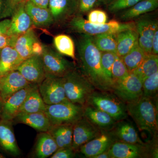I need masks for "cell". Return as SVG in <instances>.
I'll return each instance as SVG.
<instances>
[{"label":"cell","instance_id":"cell-1","mask_svg":"<svg viewBox=\"0 0 158 158\" xmlns=\"http://www.w3.org/2000/svg\"><path fill=\"white\" fill-rule=\"evenodd\" d=\"M81 34L77 48L82 74L96 90L112 92L113 82L102 67L101 52L94 45L92 36Z\"/></svg>","mask_w":158,"mask_h":158},{"label":"cell","instance_id":"cell-24","mask_svg":"<svg viewBox=\"0 0 158 158\" xmlns=\"http://www.w3.org/2000/svg\"><path fill=\"white\" fill-rule=\"evenodd\" d=\"M27 13L31 18L33 25L37 27H48L54 23L49 9L38 7L27 0L25 4Z\"/></svg>","mask_w":158,"mask_h":158},{"label":"cell","instance_id":"cell-27","mask_svg":"<svg viewBox=\"0 0 158 158\" xmlns=\"http://www.w3.org/2000/svg\"><path fill=\"white\" fill-rule=\"evenodd\" d=\"M38 40L36 33L31 28L28 31L16 37L13 47L23 60L33 56L32 48L34 43Z\"/></svg>","mask_w":158,"mask_h":158},{"label":"cell","instance_id":"cell-11","mask_svg":"<svg viewBox=\"0 0 158 158\" xmlns=\"http://www.w3.org/2000/svg\"><path fill=\"white\" fill-rule=\"evenodd\" d=\"M102 131L83 116L73 125V149L78 151L82 145L99 135Z\"/></svg>","mask_w":158,"mask_h":158},{"label":"cell","instance_id":"cell-21","mask_svg":"<svg viewBox=\"0 0 158 158\" xmlns=\"http://www.w3.org/2000/svg\"><path fill=\"white\" fill-rule=\"evenodd\" d=\"M84 116L101 130L110 131L116 121L108 113L89 105L84 106Z\"/></svg>","mask_w":158,"mask_h":158},{"label":"cell","instance_id":"cell-10","mask_svg":"<svg viewBox=\"0 0 158 158\" xmlns=\"http://www.w3.org/2000/svg\"><path fill=\"white\" fill-rule=\"evenodd\" d=\"M144 144H131L116 141L111 145L108 152L110 158H138L152 156L154 146Z\"/></svg>","mask_w":158,"mask_h":158},{"label":"cell","instance_id":"cell-19","mask_svg":"<svg viewBox=\"0 0 158 158\" xmlns=\"http://www.w3.org/2000/svg\"><path fill=\"white\" fill-rule=\"evenodd\" d=\"M124 120L117 121L110 131L116 141L131 144H144L134 125Z\"/></svg>","mask_w":158,"mask_h":158},{"label":"cell","instance_id":"cell-20","mask_svg":"<svg viewBox=\"0 0 158 158\" xmlns=\"http://www.w3.org/2000/svg\"><path fill=\"white\" fill-rule=\"evenodd\" d=\"M31 127L40 132H48L52 125L44 112L19 113L13 121Z\"/></svg>","mask_w":158,"mask_h":158},{"label":"cell","instance_id":"cell-39","mask_svg":"<svg viewBox=\"0 0 158 158\" xmlns=\"http://www.w3.org/2000/svg\"><path fill=\"white\" fill-rule=\"evenodd\" d=\"M87 20L94 24H103L107 22L108 15L100 9H92L88 12Z\"/></svg>","mask_w":158,"mask_h":158},{"label":"cell","instance_id":"cell-48","mask_svg":"<svg viewBox=\"0 0 158 158\" xmlns=\"http://www.w3.org/2000/svg\"><path fill=\"white\" fill-rule=\"evenodd\" d=\"M35 6L41 8L48 9L49 0H28Z\"/></svg>","mask_w":158,"mask_h":158},{"label":"cell","instance_id":"cell-34","mask_svg":"<svg viewBox=\"0 0 158 158\" xmlns=\"http://www.w3.org/2000/svg\"><path fill=\"white\" fill-rule=\"evenodd\" d=\"M146 55L138 43L127 54L121 58L128 70L131 72L138 68Z\"/></svg>","mask_w":158,"mask_h":158},{"label":"cell","instance_id":"cell-51","mask_svg":"<svg viewBox=\"0 0 158 158\" xmlns=\"http://www.w3.org/2000/svg\"><path fill=\"white\" fill-rule=\"evenodd\" d=\"M113 1L114 0H98V5H100L101 4L108 5Z\"/></svg>","mask_w":158,"mask_h":158},{"label":"cell","instance_id":"cell-16","mask_svg":"<svg viewBox=\"0 0 158 158\" xmlns=\"http://www.w3.org/2000/svg\"><path fill=\"white\" fill-rule=\"evenodd\" d=\"M26 2L20 3L15 7L11 15V23L7 35L17 37L32 28L33 23L25 8Z\"/></svg>","mask_w":158,"mask_h":158},{"label":"cell","instance_id":"cell-50","mask_svg":"<svg viewBox=\"0 0 158 158\" xmlns=\"http://www.w3.org/2000/svg\"><path fill=\"white\" fill-rule=\"evenodd\" d=\"M94 158H110L109 154H108V150L104 152L101 153L97 156H95Z\"/></svg>","mask_w":158,"mask_h":158},{"label":"cell","instance_id":"cell-42","mask_svg":"<svg viewBox=\"0 0 158 158\" xmlns=\"http://www.w3.org/2000/svg\"><path fill=\"white\" fill-rule=\"evenodd\" d=\"M138 44L145 54H152V40L138 36Z\"/></svg>","mask_w":158,"mask_h":158},{"label":"cell","instance_id":"cell-4","mask_svg":"<svg viewBox=\"0 0 158 158\" xmlns=\"http://www.w3.org/2000/svg\"><path fill=\"white\" fill-rule=\"evenodd\" d=\"M65 95L69 101L85 106L88 98L96 89L75 69L63 77Z\"/></svg>","mask_w":158,"mask_h":158},{"label":"cell","instance_id":"cell-15","mask_svg":"<svg viewBox=\"0 0 158 158\" xmlns=\"http://www.w3.org/2000/svg\"><path fill=\"white\" fill-rule=\"evenodd\" d=\"M30 85L19 71H12L0 77V94L4 102L15 92Z\"/></svg>","mask_w":158,"mask_h":158},{"label":"cell","instance_id":"cell-13","mask_svg":"<svg viewBox=\"0 0 158 158\" xmlns=\"http://www.w3.org/2000/svg\"><path fill=\"white\" fill-rule=\"evenodd\" d=\"M78 0H49L48 9L54 23H61L78 14Z\"/></svg>","mask_w":158,"mask_h":158},{"label":"cell","instance_id":"cell-37","mask_svg":"<svg viewBox=\"0 0 158 158\" xmlns=\"http://www.w3.org/2000/svg\"><path fill=\"white\" fill-rule=\"evenodd\" d=\"M141 0H114L108 4V11L112 13H116L129 9Z\"/></svg>","mask_w":158,"mask_h":158},{"label":"cell","instance_id":"cell-40","mask_svg":"<svg viewBox=\"0 0 158 158\" xmlns=\"http://www.w3.org/2000/svg\"><path fill=\"white\" fill-rule=\"evenodd\" d=\"M78 14L88 13L98 6V0H78Z\"/></svg>","mask_w":158,"mask_h":158},{"label":"cell","instance_id":"cell-38","mask_svg":"<svg viewBox=\"0 0 158 158\" xmlns=\"http://www.w3.org/2000/svg\"><path fill=\"white\" fill-rule=\"evenodd\" d=\"M116 54L112 52H101V60L102 67L106 74L112 81V68Z\"/></svg>","mask_w":158,"mask_h":158},{"label":"cell","instance_id":"cell-12","mask_svg":"<svg viewBox=\"0 0 158 158\" xmlns=\"http://www.w3.org/2000/svg\"><path fill=\"white\" fill-rule=\"evenodd\" d=\"M17 70L32 85H39L45 77L40 56L34 55L24 60Z\"/></svg>","mask_w":158,"mask_h":158},{"label":"cell","instance_id":"cell-28","mask_svg":"<svg viewBox=\"0 0 158 158\" xmlns=\"http://www.w3.org/2000/svg\"><path fill=\"white\" fill-rule=\"evenodd\" d=\"M48 132L54 138L58 148H72L73 125L52 126Z\"/></svg>","mask_w":158,"mask_h":158},{"label":"cell","instance_id":"cell-22","mask_svg":"<svg viewBox=\"0 0 158 158\" xmlns=\"http://www.w3.org/2000/svg\"><path fill=\"white\" fill-rule=\"evenodd\" d=\"M23 61L13 46L4 47L0 51V77L17 70Z\"/></svg>","mask_w":158,"mask_h":158},{"label":"cell","instance_id":"cell-18","mask_svg":"<svg viewBox=\"0 0 158 158\" xmlns=\"http://www.w3.org/2000/svg\"><path fill=\"white\" fill-rule=\"evenodd\" d=\"M12 122L0 118V149L9 155L17 157L21 152L15 135Z\"/></svg>","mask_w":158,"mask_h":158},{"label":"cell","instance_id":"cell-9","mask_svg":"<svg viewBox=\"0 0 158 158\" xmlns=\"http://www.w3.org/2000/svg\"><path fill=\"white\" fill-rule=\"evenodd\" d=\"M38 88L46 105L56 104L68 100L65 95L63 77L45 76Z\"/></svg>","mask_w":158,"mask_h":158},{"label":"cell","instance_id":"cell-23","mask_svg":"<svg viewBox=\"0 0 158 158\" xmlns=\"http://www.w3.org/2000/svg\"><path fill=\"white\" fill-rule=\"evenodd\" d=\"M58 149L56 141L48 132H40L36 138L33 154L36 158H48Z\"/></svg>","mask_w":158,"mask_h":158},{"label":"cell","instance_id":"cell-49","mask_svg":"<svg viewBox=\"0 0 158 158\" xmlns=\"http://www.w3.org/2000/svg\"><path fill=\"white\" fill-rule=\"evenodd\" d=\"M11 7L13 10L15 9L16 6H18L20 3L23 2H26L27 0H9Z\"/></svg>","mask_w":158,"mask_h":158},{"label":"cell","instance_id":"cell-7","mask_svg":"<svg viewBox=\"0 0 158 158\" xmlns=\"http://www.w3.org/2000/svg\"><path fill=\"white\" fill-rule=\"evenodd\" d=\"M40 57L45 76L63 77L75 69L73 63L65 59L61 54L49 47L44 46Z\"/></svg>","mask_w":158,"mask_h":158},{"label":"cell","instance_id":"cell-36","mask_svg":"<svg viewBox=\"0 0 158 158\" xmlns=\"http://www.w3.org/2000/svg\"><path fill=\"white\" fill-rule=\"evenodd\" d=\"M129 73L122 58L116 54L115 61L112 68V80L114 82L120 81Z\"/></svg>","mask_w":158,"mask_h":158},{"label":"cell","instance_id":"cell-41","mask_svg":"<svg viewBox=\"0 0 158 158\" xmlns=\"http://www.w3.org/2000/svg\"><path fill=\"white\" fill-rule=\"evenodd\" d=\"M76 152L72 148H59L51 156V158H72L75 156Z\"/></svg>","mask_w":158,"mask_h":158},{"label":"cell","instance_id":"cell-26","mask_svg":"<svg viewBox=\"0 0 158 158\" xmlns=\"http://www.w3.org/2000/svg\"><path fill=\"white\" fill-rule=\"evenodd\" d=\"M116 54L122 57L138 43V34L135 29L121 31L116 34Z\"/></svg>","mask_w":158,"mask_h":158},{"label":"cell","instance_id":"cell-8","mask_svg":"<svg viewBox=\"0 0 158 158\" xmlns=\"http://www.w3.org/2000/svg\"><path fill=\"white\" fill-rule=\"evenodd\" d=\"M112 93L126 104L135 101L142 96V81L133 72L124 78L113 83Z\"/></svg>","mask_w":158,"mask_h":158},{"label":"cell","instance_id":"cell-32","mask_svg":"<svg viewBox=\"0 0 158 158\" xmlns=\"http://www.w3.org/2000/svg\"><path fill=\"white\" fill-rule=\"evenodd\" d=\"M54 44L58 52L76 59L75 47L71 37L66 34H59L54 38Z\"/></svg>","mask_w":158,"mask_h":158},{"label":"cell","instance_id":"cell-52","mask_svg":"<svg viewBox=\"0 0 158 158\" xmlns=\"http://www.w3.org/2000/svg\"><path fill=\"white\" fill-rule=\"evenodd\" d=\"M3 104H4V101H3L2 98L0 94V113L2 111V108Z\"/></svg>","mask_w":158,"mask_h":158},{"label":"cell","instance_id":"cell-5","mask_svg":"<svg viewBox=\"0 0 158 158\" xmlns=\"http://www.w3.org/2000/svg\"><path fill=\"white\" fill-rule=\"evenodd\" d=\"M86 105L108 113L116 121L125 119L127 116L126 104L112 92L95 90Z\"/></svg>","mask_w":158,"mask_h":158},{"label":"cell","instance_id":"cell-6","mask_svg":"<svg viewBox=\"0 0 158 158\" xmlns=\"http://www.w3.org/2000/svg\"><path fill=\"white\" fill-rule=\"evenodd\" d=\"M44 113L52 126L73 125L84 116V106L66 101L46 105Z\"/></svg>","mask_w":158,"mask_h":158},{"label":"cell","instance_id":"cell-31","mask_svg":"<svg viewBox=\"0 0 158 158\" xmlns=\"http://www.w3.org/2000/svg\"><path fill=\"white\" fill-rule=\"evenodd\" d=\"M116 34L104 33L92 36L97 48L101 52H112L116 54Z\"/></svg>","mask_w":158,"mask_h":158},{"label":"cell","instance_id":"cell-30","mask_svg":"<svg viewBox=\"0 0 158 158\" xmlns=\"http://www.w3.org/2000/svg\"><path fill=\"white\" fill-rule=\"evenodd\" d=\"M158 71V56L147 54L140 65L131 72L138 75L141 81Z\"/></svg>","mask_w":158,"mask_h":158},{"label":"cell","instance_id":"cell-33","mask_svg":"<svg viewBox=\"0 0 158 158\" xmlns=\"http://www.w3.org/2000/svg\"><path fill=\"white\" fill-rule=\"evenodd\" d=\"M135 23L139 37L152 40L155 32L158 29V22L156 20L149 18H141Z\"/></svg>","mask_w":158,"mask_h":158},{"label":"cell","instance_id":"cell-43","mask_svg":"<svg viewBox=\"0 0 158 158\" xmlns=\"http://www.w3.org/2000/svg\"><path fill=\"white\" fill-rule=\"evenodd\" d=\"M16 37H11L7 34L0 35V51L7 46H13Z\"/></svg>","mask_w":158,"mask_h":158},{"label":"cell","instance_id":"cell-44","mask_svg":"<svg viewBox=\"0 0 158 158\" xmlns=\"http://www.w3.org/2000/svg\"><path fill=\"white\" fill-rule=\"evenodd\" d=\"M13 11L11 6H5L3 0H0V19L10 16L12 15Z\"/></svg>","mask_w":158,"mask_h":158},{"label":"cell","instance_id":"cell-2","mask_svg":"<svg viewBox=\"0 0 158 158\" xmlns=\"http://www.w3.org/2000/svg\"><path fill=\"white\" fill-rule=\"evenodd\" d=\"M153 98L142 96L135 101L126 103L129 114L141 131L156 135L158 130L157 107Z\"/></svg>","mask_w":158,"mask_h":158},{"label":"cell","instance_id":"cell-25","mask_svg":"<svg viewBox=\"0 0 158 158\" xmlns=\"http://www.w3.org/2000/svg\"><path fill=\"white\" fill-rule=\"evenodd\" d=\"M158 7V0H141L119 14V19L130 21L142 15L154 11Z\"/></svg>","mask_w":158,"mask_h":158},{"label":"cell","instance_id":"cell-47","mask_svg":"<svg viewBox=\"0 0 158 158\" xmlns=\"http://www.w3.org/2000/svg\"><path fill=\"white\" fill-rule=\"evenodd\" d=\"M152 54L154 55H158V29L156 30L153 36Z\"/></svg>","mask_w":158,"mask_h":158},{"label":"cell","instance_id":"cell-17","mask_svg":"<svg viewBox=\"0 0 158 158\" xmlns=\"http://www.w3.org/2000/svg\"><path fill=\"white\" fill-rule=\"evenodd\" d=\"M35 85H30L21 89L9 97L4 102L0 118L4 120L13 121L19 113L20 108L24 101L26 97Z\"/></svg>","mask_w":158,"mask_h":158},{"label":"cell","instance_id":"cell-35","mask_svg":"<svg viewBox=\"0 0 158 158\" xmlns=\"http://www.w3.org/2000/svg\"><path fill=\"white\" fill-rule=\"evenodd\" d=\"M158 71L142 81V96L154 98L157 94Z\"/></svg>","mask_w":158,"mask_h":158},{"label":"cell","instance_id":"cell-45","mask_svg":"<svg viewBox=\"0 0 158 158\" xmlns=\"http://www.w3.org/2000/svg\"><path fill=\"white\" fill-rule=\"evenodd\" d=\"M44 46L42 44L38 39L34 43L32 48V53L34 55L41 56L44 50Z\"/></svg>","mask_w":158,"mask_h":158},{"label":"cell","instance_id":"cell-3","mask_svg":"<svg viewBox=\"0 0 158 158\" xmlns=\"http://www.w3.org/2000/svg\"><path fill=\"white\" fill-rule=\"evenodd\" d=\"M69 26L71 31L90 36L104 33L116 34L125 30L135 29V23H121L114 19L103 24H94L79 14L69 20Z\"/></svg>","mask_w":158,"mask_h":158},{"label":"cell","instance_id":"cell-29","mask_svg":"<svg viewBox=\"0 0 158 158\" xmlns=\"http://www.w3.org/2000/svg\"><path fill=\"white\" fill-rule=\"evenodd\" d=\"M46 105L39 93L38 85H34L20 108L19 113L44 112Z\"/></svg>","mask_w":158,"mask_h":158},{"label":"cell","instance_id":"cell-53","mask_svg":"<svg viewBox=\"0 0 158 158\" xmlns=\"http://www.w3.org/2000/svg\"><path fill=\"white\" fill-rule=\"evenodd\" d=\"M5 158V157L4 156H3V155L2 154V153H0V158Z\"/></svg>","mask_w":158,"mask_h":158},{"label":"cell","instance_id":"cell-14","mask_svg":"<svg viewBox=\"0 0 158 158\" xmlns=\"http://www.w3.org/2000/svg\"><path fill=\"white\" fill-rule=\"evenodd\" d=\"M116 141L110 131L102 130L99 135L83 144L79 150L86 157L94 158L98 155L107 151Z\"/></svg>","mask_w":158,"mask_h":158},{"label":"cell","instance_id":"cell-46","mask_svg":"<svg viewBox=\"0 0 158 158\" xmlns=\"http://www.w3.org/2000/svg\"><path fill=\"white\" fill-rule=\"evenodd\" d=\"M11 23V19H6L0 21V35L7 34Z\"/></svg>","mask_w":158,"mask_h":158}]
</instances>
